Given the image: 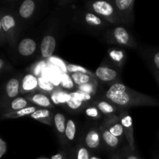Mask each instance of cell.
Returning <instances> with one entry per match:
<instances>
[{"label": "cell", "instance_id": "8992f818", "mask_svg": "<svg viewBox=\"0 0 159 159\" xmlns=\"http://www.w3.org/2000/svg\"><path fill=\"white\" fill-rule=\"evenodd\" d=\"M96 75L103 82H110L117 77V72L107 67H99L96 71Z\"/></svg>", "mask_w": 159, "mask_h": 159}, {"label": "cell", "instance_id": "836d02e7", "mask_svg": "<svg viewBox=\"0 0 159 159\" xmlns=\"http://www.w3.org/2000/svg\"><path fill=\"white\" fill-rule=\"evenodd\" d=\"M77 159H90L88 150L85 148H80L78 151Z\"/></svg>", "mask_w": 159, "mask_h": 159}, {"label": "cell", "instance_id": "d590c367", "mask_svg": "<svg viewBox=\"0 0 159 159\" xmlns=\"http://www.w3.org/2000/svg\"><path fill=\"white\" fill-rule=\"evenodd\" d=\"M153 61L155 67L158 68V70H159V51H158V52H156L154 54Z\"/></svg>", "mask_w": 159, "mask_h": 159}, {"label": "cell", "instance_id": "4316f807", "mask_svg": "<svg viewBox=\"0 0 159 159\" xmlns=\"http://www.w3.org/2000/svg\"><path fill=\"white\" fill-rule=\"evenodd\" d=\"M66 70L68 72L71 73V74H74V73H78V72H82V73H85V74H89V71L85 69V68L82 66H79V65H68L66 67Z\"/></svg>", "mask_w": 159, "mask_h": 159}, {"label": "cell", "instance_id": "8fae6325", "mask_svg": "<svg viewBox=\"0 0 159 159\" xmlns=\"http://www.w3.org/2000/svg\"><path fill=\"white\" fill-rule=\"evenodd\" d=\"M30 100L40 107H46V108L52 107V102L50 98L43 93H37L33 95L30 96Z\"/></svg>", "mask_w": 159, "mask_h": 159}, {"label": "cell", "instance_id": "cb8c5ba5", "mask_svg": "<svg viewBox=\"0 0 159 159\" xmlns=\"http://www.w3.org/2000/svg\"><path fill=\"white\" fill-rule=\"evenodd\" d=\"M134 0H116L115 4L120 11H126L130 9L134 4Z\"/></svg>", "mask_w": 159, "mask_h": 159}, {"label": "cell", "instance_id": "f546056e", "mask_svg": "<svg viewBox=\"0 0 159 159\" xmlns=\"http://www.w3.org/2000/svg\"><path fill=\"white\" fill-rule=\"evenodd\" d=\"M110 56L113 61H115L120 62L122 61L123 59H124V54L123 51L113 50V51H110Z\"/></svg>", "mask_w": 159, "mask_h": 159}, {"label": "cell", "instance_id": "2e32d148", "mask_svg": "<svg viewBox=\"0 0 159 159\" xmlns=\"http://www.w3.org/2000/svg\"><path fill=\"white\" fill-rule=\"evenodd\" d=\"M37 110V107H28L26 108L23 109L21 110H19V111L12 112V113H9L8 114H6V118H19L22 117V116H27V115H31L32 113H34V112H36Z\"/></svg>", "mask_w": 159, "mask_h": 159}, {"label": "cell", "instance_id": "5b68a950", "mask_svg": "<svg viewBox=\"0 0 159 159\" xmlns=\"http://www.w3.org/2000/svg\"><path fill=\"white\" fill-rule=\"evenodd\" d=\"M121 124L123 125L124 129V134H125L129 144L134 148V135H133V124H132V118L130 115L126 114L123 116L121 118Z\"/></svg>", "mask_w": 159, "mask_h": 159}, {"label": "cell", "instance_id": "277c9868", "mask_svg": "<svg viewBox=\"0 0 159 159\" xmlns=\"http://www.w3.org/2000/svg\"><path fill=\"white\" fill-rule=\"evenodd\" d=\"M37 49V43L33 39L25 38L20 42L18 51L23 56H30Z\"/></svg>", "mask_w": 159, "mask_h": 159}, {"label": "cell", "instance_id": "7c38bea8", "mask_svg": "<svg viewBox=\"0 0 159 159\" xmlns=\"http://www.w3.org/2000/svg\"><path fill=\"white\" fill-rule=\"evenodd\" d=\"M6 94L9 98H15L20 91V82L16 79H9L6 84Z\"/></svg>", "mask_w": 159, "mask_h": 159}, {"label": "cell", "instance_id": "74e56055", "mask_svg": "<svg viewBox=\"0 0 159 159\" xmlns=\"http://www.w3.org/2000/svg\"><path fill=\"white\" fill-rule=\"evenodd\" d=\"M3 65H4V61H3L2 59H1L0 60V68H1V70L3 68Z\"/></svg>", "mask_w": 159, "mask_h": 159}, {"label": "cell", "instance_id": "ac0fdd59", "mask_svg": "<svg viewBox=\"0 0 159 159\" xmlns=\"http://www.w3.org/2000/svg\"><path fill=\"white\" fill-rule=\"evenodd\" d=\"M102 139L104 142L110 148H116L119 144V138L112 134L109 130H105L102 132Z\"/></svg>", "mask_w": 159, "mask_h": 159}, {"label": "cell", "instance_id": "3957f363", "mask_svg": "<svg viewBox=\"0 0 159 159\" xmlns=\"http://www.w3.org/2000/svg\"><path fill=\"white\" fill-rule=\"evenodd\" d=\"M56 48L55 38L52 36H46L43 37L40 44V51L43 57H50L54 54Z\"/></svg>", "mask_w": 159, "mask_h": 159}, {"label": "cell", "instance_id": "5bb4252c", "mask_svg": "<svg viewBox=\"0 0 159 159\" xmlns=\"http://www.w3.org/2000/svg\"><path fill=\"white\" fill-rule=\"evenodd\" d=\"M71 78L73 82L79 86L86 85L91 82V76L89 74H85V73H74V74L71 75Z\"/></svg>", "mask_w": 159, "mask_h": 159}, {"label": "cell", "instance_id": "ba28073f", "mask_svg": "<svg viewBox=\"0 0 159 159\" xmlns=\"http://www.w3.org/2000/svg\"><path fill=\"white\" fill-rule=\"evenodd\" d=\"M34 9H35V2L32 0H25L20 6L19 13L22 18L28 19L33 15Z\"/></svg>", "mask_w": 159, "mask_h": 159}, {"label": "cell", "instance_id": "83f0119b", "mask_svg": "<svg viewBox=\"0 0 159 159\" xmlns=\"http://www.w3.org/2000/svg\"><path fill=\"white\" fill-rule=\"evenodd\" d=\"M67 105L71 110H78V109L82 107V102L79 100V99H78L77 98L75 97V96H73L71 93V98L68 100V102H67Z\"/></svg>", "mask_w": 159, "mask_h": 159}, {"label": "cell", "instance_id": "d4e9b609", "mask_svg": "<svg viewBox=\"0 0 159 159\" xmlns=\"http://www.w3.org/2000/svg\"><path fill=\"white\" fill-rule=\"evenodd\" d=\"M109 131L113 135H114L116 138H119V137H121L124 133V127L120 123H116L114 125L111 126L109 129Z\"/></svg>", "mask_w": 159, "mask_h": 159}, {"label": "cell", "instance_id": "6da1fadb", "mask_svg": "<svg viewBox=\"0 0 159 159\" xmlns=\"http://www.w3.org/2000/svg\"><path fill=\"white\" fill-rule=\"evenodd\" d=\"M106 97L115 105L120 107H133L139 104H158V101L147 96L133 91L122 83H115L106 93Z\"/></svg>", "mask_w": 159, "mask_h": 159}, {"label": "cell", "instance_id": "ab89813d", "mask_svg": "<svg viewBox=\"0 0 159 159\" xmlns=\"http://www.w3.org/2000/svg\"><path fill=\"white\" fill-rule=\"evenodd\" d=\"M90 159H99V158H97V157H96V156H92L91 158H90Z\"/></svg>", "mask_w": 159, "mask_h": 159}, {"label": "cell", "instance_id": "e0dca14e", "mask_svg": "<svg viewBox=\"0 0 159 159\" xmlns=\"http://www.w3.org/2000/svg\"><path fill=\"white\" fill-rule=\"evenodd\" d=\"M54 125L58 133L64 134L65 133L67 122L65 121V116L62 113H57L54 116Z\"/></svg>", "mask_w": 159, "mask_h": 159}, {"label": "cell", "instance_id": "484cf974", "mask_svg": "<svg viewBox=\"0 0 159 159\" xmlns=\"http://www.w3.org/2000/svg\"><path fill=\"white\" fill-rule=\"evenodd\" d=\"M38 86L46 92H51L54 89V85L51 82H48L41 77L38 78Z\"/></svg>", "mask_w": 159, "mask_h": 159}, {"label": "cell", "instance_id": "9c48e42d", "mask_svg": "<svg viewBox=\"0 0 159 159\" xmlns=\"http://www.w3.org/2000/svg\"><path fill=\"white\" fill-rule=\"evenodd\" d=\"M114 38L118 43L122 45H128L130 43V35L127 30L124 27H116L113 32Z\"/></svg>", "mask_w": 159, "mask_h": 159}, {"label": "cell", "instance_id": "4dcf8cb0", "mask_svg": "<svg viewBox=\"0 0 159 159\" xmlns=\"http://www.w3.org/2000/svg\"><path fill=\"white\" fill-rule=\"evenodd\" d=\"M71 79L65 74L64 75L61 79V85L64 88L68 89L73 88V86H74V82H73L72 79Z\"/></svg>", "mask_w": 159, "mask_h": 159}, {"label": "cell", "instance_id": "f1b7e54d", "mask_svg": "<svg viewBox=\"0 0 159 159\" xmlns=\"http://www.w3.org/2000/svg\"><path fill=\"white\" fill-rule=\"evenodd\" d=\"M71 95H72L73 96H75V98H77V99H79L80 101H82V102L90 100L92 98L91 95L84 93V92L80 91V90L78 92H75V93H71Z\"/></svg>", "mask_w": 159, "mask_h": 159}, {"label": "cell", "instance_id": "d6986e66", "mask_svg": "<svg viewBox=\"0 0 159 159\" xmlns=\"http://www.w3.org/2000/svg\"><path fill=\"white\" fill-rule=\"evenodd\" d=\"M29 105L30 102H28L25 98L17 97L16 98V99H14L11 102L10 108L16 112L26 108V107H30V106Z\"/></svg>", "mask_w": 159, "mask_h": 159}, {"label": "cell", "instance_id": "52a82bcc", "mask_svg": "<svg viewBox=\"0 0 159 159\" xmlns=\"http://www.w3.org/2000/svg\"><path fill=\"white\" fill-rule=\"evenodd\" d=\"M38 86V79L34 75H26L22 80V89L23 92L29 93L35 90Z\"/></svg>", "mask_w": 159, "mask_h": 159}, {"label": "cell", "instance_id": "4fadbf2b", "mask_svg": "<svg viewBox=\"0 0 159 159\" xmlns=\"http://www.w3.org/2000/svg\"><path fill=\"white\" fill-rule=\"evenodd\" d=\"M51 112L48 109H40L37 110V111L34 112L31 115H30L31 118L37 120H40L41 122L48 123V120H51Z\"/></svg>", "mask_w": 159, "mask_h": 159}, {"label": "cell", "instance_id": "8d00e7d4", "mask_svg": "<svg viewBox=\"0 0 159 159\" xmlns=\"http://www.w3.org/2000/svg\"><path fill=\"white\" fill-rule=\"evenodd\" d=\"M51 159H63V158H62V155L61 154H56L51 158Z\"/></svg>", "mask_w": 159, "mask_h": 159}, {"label": "cell", "instance_id": "7402d4cb", "mask_svg": "<svg viewBox=\"0 0 159 159\" xmlns=\"http://www.w3.org/2000/svg\"><path fill=\"white\" fill-rule=\"evenodd\" d=\"M97 107L102 113H105V114H111V113H114L115 111L114 107L106 101L99 102L97 104Z\"/></svg>", "mask_w": 159, "mask_h": 159}, {"label": "cell", "instance_id": "9a60e30c", "mask_svg": "<svg viewBox=\"0 0 159 159\" xmlns=\"http://www.w3.org/2000/svg\"><path fill=\"white\" fill-rule=\"evenodd\" d=\"M15 26L16 21L12 16L7 14V15H5L2 17L1 21H0V26H1L2 30L8 32L12 28L15 27Z\"/></svg>", "mask_w": 159, "mask_h": 159}, {"label": "cell", "instance_id": "7a4b0ae2", "mask_svg": "<svg viewBox=\"0 0 159 159\" xmlns=\"http://www.w3.org/2000/svg\"><path fill=\"white\" fill-rule=\"evenodd\" d=\"M92 8L99 15L105 18H113L114 16V9L110 2L106 1H96L93 3Z\"/></svg>", "mask_w": 159, "mask_h": 159}, {"label": "cell", "instance_id": "1f68e13d", "mask_svg": "<svg viewBox=\"0 0 159 159\" xmlns=\"http://www.w3.org/2000/svg\"><path fill=\"white\" fill-rule=\"evenodd\" d=\"M85 114L89 117L98 118L100 116L99 113V110L96 107H89L85 110Z\"/></svg>", "mask_w": 159, "mask_h": 159}, {"label": "cell", "instance_id": "e575fe53", "mask_svg": "<svg viewBox=\"0 0 159 159\" xmlns=\"http://www.w3.org/2000/svg\"><path fill=\"white\" fill-rule=\"evenodd\" d=\"M6 151H7L6 142L2 138H0V158H2L3 155L6 153Z\"/></svg>", "mask_w": 159, "mask_h": 159}, {"label": "cell", "instance_id": "30bf717a", "mask_svg": "<svg viewBox=\"0 0 159 159\" xmlns=\"http://www.w3.org/2000/svg\"><path fill=\"white\" fill-rule=\"evenodd\" d=\"M85 144L89 148L95 149L100 144V136L97 130H92L85 137Z\"/></svg>", "mask_w": 159, "mask_h": 159}, {"label": "cell", "instance_id": "d6a6232c", "mask_svg": "<svg viewBox=\"0 0 159 159\" xmlns=\"http://www.w3.org/2000/svg\"><path fill=\"white\" fill-rule=\"evenodd\" d=\"M79 90L82 92H84V93H88V94L91 95L95 93V87L93 86V85L92 83H89V84H86V85L79 86Z\"/></svg>", "mask_w": 159, "mask_h": 159}, {"label": "cell", "instance_id": "603a6c76", "mask_svg": "<svg viewBox=\"0 0 159 159\" xmlns=\"http://www.w3.org/2000/svg\"><path fill=\"white\" fill-rule=\"evenodd\" d=\"M85 20L86 23L91 26H100L102 23V20L99 17H98L95 14L91 13V12H88V13L85 14Z\"/></svg>", "mask_w": 159, "mask_h": 159}, {"label": "cell", "instance_id": "ffe728a7", "mask_svg": "<svg viewBox=\"0 0 159 159\" xmlns=\"http://www.w3.org/2000/svg\"><path fill=\"white\" fill-rule=\"evenodd\" d=\"M65 136L69 141H72L75 138L76 134V125L75 123L72 120H68L67 121L66 129H65Z\"/></svg>", "mask_w": 159, "mask_h": 159}, {"label": "cell", "instance_id": "44dd1931", "mask_svg": "<svg viewBox=\"0 0 159 159\" xmlns=\"http://www.w3.org/2000/svg\"><path fill=\"white\" fill-rule=\"evenodd\" d=\"M71 98V94H67L65 93H56L51 96V99L54 103H67Z\"/></svg>", "mask_w": 159, "mask_h": 159}, {"label": "cell", "instance_id": "f35d334b", "mask_svg": "<svg viewBox=\"0 0 159 159\" xmlns=\"http://www.w3.org/2000/svg\"><path fill=\"white\" fill-rule=\"evenodd\" d=\"M127 159H139V158H137L136 156H134V155H130V156H129Z\"/></svg>", "mask_w": 159, "mask_h": 159}]
</instances>
